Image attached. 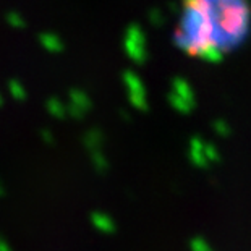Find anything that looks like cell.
I'll return each mask as SVG.
<instances>
[{
	"mask_svg": "<svg viewBox=\"0 0 251 251\" xmlns=\"http://www.w3.org/2000/svg\"><path fill=\"white\" fill-rule=\"evenodd\" d=\"M42 44H44L46 49H49V50H60L62 49L60 42H58L54 36H49V34L42 36Z\"/></svg>",
	"mask_w": 251,
	"mask_h": 251,
	"instance_id": "17",
	"label": "cell"
},
{
	"mask_svg": "<svg viewBox=\"0 0 251 251\" xmlns=\"http://www.w3.org/2000/svg\"><path fill=\"white\" fill-rule=\"evenodd\" d=\"M167 98V102L170 104V107H172L174 110H177V112H180V114H191V110L195 109V105L196 104H191V102H188L186 99H183V98H180L178 94H175L174 91H170V93L165 96Z\"/></svg>",
	"mask_w": 251,
	"mask_h": 251,
	"instance_id": "10",
	"label": "cell"
},
{
	"mask_svg": "<svg viewBox=\"0 0 251 251\" xmlns=\"http://www.w3.org/2000/svg\"><path fill=\"white\" fill-rule=\"evenodd\" d=\"M91 224H93V227L100 233L110 235L117 230L114 219L107 214H104V212H99V211H94L93 214H91Z\"/></svg>",
	"mask_w": 251,
	"mask_h": 251,
	"instance_id": "6",
	"label": "cell"
},
{
	"mask_svg": "<svg viewBox=\"0 0 251 251\" xmlns=\"http://www.w3.org/2000/svg\"><path fill=\"white\" fill-rule=\"evenodd\" d=\"M3 193V190H2V186H0V195H2Z\"/></svg>",
	"mask_w": 251,
	"mask_h": 251,
	"instance_id": "22",
	"label": "cell"
},
{
	"mask_svg": "<svg viewBox=\"0 0 251 251\" xmlns=\"http://www.w3.org/2000/svg\"><path fill=\"white\" fill-rule=\"evenodd\" d=\"M83 144L84 148L88 149L89 152L99 151L104 144V133L99 130V128H89V130L84 133L83 136Z\"/></svg>",
	"mask_w": 251,
	"mask_h": 251,
	"instance_id": "7",
	"label": "cell"
},
{
	"mask_svg": "<svg viewBox=\"0 0 251 251\" xmlns=\"http://www.w3.org/2000/svg\"><path fill=\"white\" fill-rule=\"evenodd\" d=\"M212 130H214L221 138H228V136L232 135L230 125H228L227 122L222 120V119H217V120L212 122Z\"/></svg>",
	"mask_w": 251,
	"mask_h": 251,
	"instance_id": "14",
	"label": "cell"
},
{
	"mask_svg": "<svg viewBox=\"0 0 251 251\" xmlns=\"http://www.w3.org/2000/svg\"><path fill=\"white\" fill-rule=\"evenodd\" d=\"M172 91H174L175 94H178L180 98L186 99V100H188V102L196 104V96H195V91H193V88L190 86V83L186 81V79L180 78V76L174 78V79H172Z\"/></svg>",
	"mask_w": 251,
	"mask_h": 251,
	"instance_id": "8",
	"label": "cell"
},
{
	"mask_svg": "<svg viewBox=\"0 0 251 251\" xmlns=\"http://www.w3.org/2000/svg\"><path fill=\"white\" fill-rule=\"evenodd\" d=\"M125 50L128 57L135 63H144L148 58L146 44H144L143 31L138 26H131L126 31V41H125Z\"/></svg>",
	"mask_w": 251,
	"mask_h": 251,
	"instance_id": "4",
	"label": "cell"
},
{
	"mask_svg": "<svg viewBox=\"0 0 251 251\" xmlns=\"http://www.w3.org/2000/svg\"><path fill=\"white\" fill-rule=\"evenodd\" d=\"M91 154V162L94 165V170L100 175H104L105 172L109 170V161L107 157L104 156V152L100 151H94V152H89Z\"/></svg>",
	"mask_w": 251,
	"mask_h": 251,
	"instance_id": "12",
	"label": "cell"
},
{
	"mask_svg": "<svg viewBox=\"0 0 251 251\" xmlns=\"http://www.w3.org/2000/svg\"><path fill=\"white\" fill-rule=\"evenodd\" d=\"M124 83L128 93V99H130V104L140 112H148L149 105L146 98V88H144L141 78L135 72L126 70L124 72Z\"/></svg>",
	"mask_w": 251,
	"mask_h": 251,
	"instance_id": "3",
	"label": "cell"
},
{
	"mask_svg": "<svg viewBox=\"0 0 251 251\" xmlns=\"http://www.w3.org/2000/svg\"><path fill=\"white\" fill-rule=\"evenodd\" d=\"M46 109H47V112H49L52 117H55V119H63V117L68 115L67 105L63 104L60 99H57V98H49V99H47L46 100Z\"/></svg>",
	"mask_w": 251,
	"mask_h": 251,
	"instance_id": "11",
	"label": "cell"
},
{
	"mask_svg": "<svg viewBox=\"0 0 251 251\" xmlns=\"http://www.w3.org/2000/svg\"><path fill=\"white\" fill-rule=\"evenodd\" d=\"M8 91H10V94L15 98V100H18V102H23V100H26L25 86L20 81H17V79H10V81H8Z\"/></svg>",
	"mask_w": 251,
	"mask_h": 251,
	"instance_id": "13",
	"label": "cell"
},
{
	"mask_svg": "<svg viewBox=\"0 0 251 251\" xmlns=\"http://www.w3.org/2000/svg\"><path fill=\"white\" fill-rule=\"evenodd\" d=\"M3 104V98H2V94H0V105Z\"/></svg>",
	"mask_w": 251,
	"mask_h": 251,
	"instance_id": "21",
	"label": "cell"
},
{
	"mask_svg": "<svg viewBox=\"0 0 251 251\" xmlns=\"http://www.w3.org/2000/svg\"><path fill=\"white\" fill-rule=\"evenodd\" d=\"M212 23V44L221 52L237 49L251 28L248 0H201Z\"/></svg>",
	"mask_w": 251,
	"mask_h": 251,
	"instance_id": "1",
	"label": "cell"
},
{
	"mask_svg": "<svg viewBox=\"0 0 251 251\" xmlns=\"http://www.w3.org/2000/svg\"><path fill=\"white\" fill-rule=\"evenodd\" d=\"M0 251H12V250H10V247H8V243L5 242L2 237H0Z\"/></svg>",
	"mask_w": 251,
	"mask_h": 251,
	"instance_id": "20",
	"label": "cell"
},
{
	"mask_svg": "<svg viewBox=\"0 0 251 251\" xmlns=\"http://www.w3.org/2000/svg\"><path fill=\"white\" fill-rule=\"evenodd\" d=\"M41 136H42V140H44L46 143H49V144H54V135H52L50 131H47V130H42V131H41Z\"/></svg>",
	"mask_w": 251,
	"mask_h": 251,
	"instance_id": "19",
	"label": "cell"
},
{
	"mask_svg": "<svg viewBox=\"0 0 251 251\" xmlns=\"http://www.w3.org/2000/svg\"><path fill=\"white\" fill-rule=\"evenodd\" d=\"M204 152H206V157L209 162H221V152L214 143H204Z\"/></svg>",
	"mask_w": 251,
	"mask_h": 251,
	"instance_id": "16",
	"label": "cell"
},
{
	"mask_svg": "<svg viewBox=\"0 0 251 251\" xmlns=\"http://www.w3.org/2000/svg\"><path fill=\"white\" fill-rule=\"evenodd\" d=\"M174 44L190 55L200 57L212 44V23L201 0H183V10Z\"/></svg>",
	"mask_w": 251,
	"mask_h": 251,
	"instance_id": "2",
	"label": "cell"
},
{
	"mask_svg": "<svg viewBox=\"0 0 251 251\" xmlns=\"http://www.w3.org/2000/svg\"><path fill=\"white\" fill-rule=\"evenodd\" d=\"M68 99H70V104L78 105V107L83 109L84 112H89L91 109H93V100H91L89 96L79 88L70 89V93H68Z\"/></svg>",
	"mask_w": 251,
	"mask_h": 251,
	"instance_id": "9",
	"label": "cell"
},
{
	"mask_svg": "<svg viewBox=\"0 0 251 251\" xmlns=\"http://www.w3.org/2000/svg\"><path fill=\"white\" fill-rule=\"evenodd\" d=\"M190 162L198 169H206L209 165V161L204 152V141L200 136H193L190 140V151H188Z\"/></svg>",
	"mask_w": 251,
	"mask_h": 251,
	"instance_id": "5",
	"label": "cell"
},
{
	"mask_svg": "<svg viewBox=\"0 0 251 251\" xmlns=\"http://www.w3.org/2000/svg\"><path fill=\"white\" fill-rule=\"evenodd\" d=\"M190 250L191 251H214L209 243L202 237H193L190 240Z\"/></svg>",
	"mask_w": 251,
	"mask_h": 251,
	"instance_id": "15",
	"label": "cell"
},
{
	"mask_svg": "<svg viewBox=\"0 0 251 251\" xmlns=\"http://www.w3.org/2000/svg\"><path fill=\"white\" fill-rule=\"evenodd\" d=\"M67 112H68V115L73 117V119H76V120L84 119V115L88 114V112H84L83 109H79L78 105H75V104H68L67 105Z\"/></svg>",
	"mask_w": 251,
	"mask_h": 251,
	"instance_id": "18",
	"label": "cell"
}]
</instances>
